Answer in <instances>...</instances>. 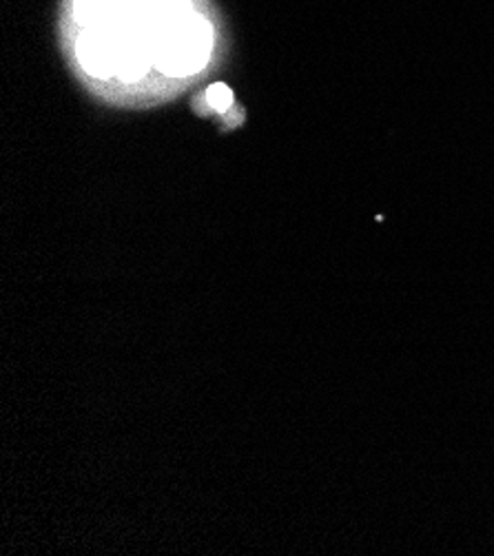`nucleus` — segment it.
<instances>
[{"label":"nucleus","instance_id":"f257e3e1","mask_svg":"<svg viewBox=\"0 0 494 556\" xmlns=\"http://www.w3.org/2000/svg\"><path fill=\"white\" fill-rule=\"evenodd\" d=\"M208 100H211V104H213L215 109H225V106H229V102H231V91H229L225 85H215V87H211V91H208Z\"/></svg>","mask_w":494,"mask_h":556}]
</instances>
